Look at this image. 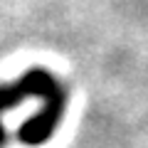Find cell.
Here are the masks:
<instances>
[{"instance_id": "cell-1", "label": "cell", "mask_w": 148, "mask_h": 148, "mask_svg": "<svg viewBox=\"0 0 148 148\" xmlns=\"http://www.w3.org/2000/svg\"><path fill=\"white\" fill-rule=\"evenodd\" d=\"M59 82L54 79L49 72L45 69H32L25 77L15 82V84H0V116L5 114L8 109L17 106L25 96L30 94H47L49 89H54ZM5 146V138H3V126H0V148Z\"/></svg>"}]
</instances>
